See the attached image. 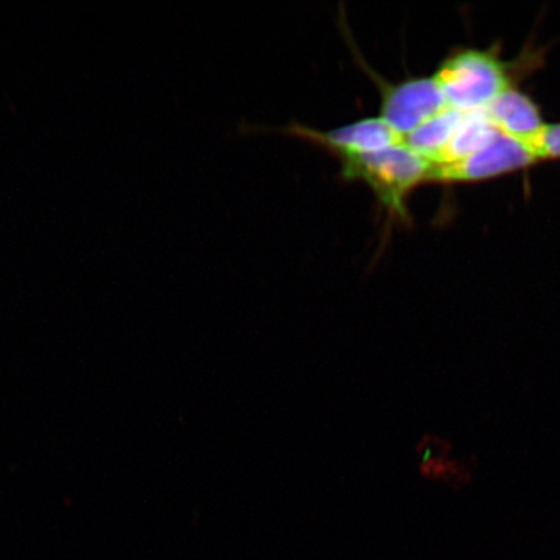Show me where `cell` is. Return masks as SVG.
Returning <instances> with one entry per match:
<instances>
[{"mask_svg":"<svg viewBox=\"0 0 560 560\" xmlns=\"http://www.w3.org/2000/svg\"><path fill=\"white\" fill-rule=\"evenodd\" d=\"M338 159L342 179L368 185L385 210L387 222L404 225L411 222L408 199L418 186L427 184L431 170L429 160L405 144Z\"/></svg>","mask_w":560,"mask_h":560,"instance_id":"cell-1","label":"cell"},{"mask_svg":"<svg viewBox=\"0 0 560 560\" xmlns=\"http://www.w3.org/2000/svg\"><path fill=\"white\" fill-rule=\"evenodd\" d=\"M515 62L503 61L495 50L458 48L446 56L433 79L443 93L447 107L462 112L485 109L506 90L516 88Z\"/></svg>","mask_w":560,"mask_h":560,"instance_id":"cell-2","label":"cell"},{"mask_svg":"<svg viewBox=\"0 0 560 560\" xmlns=\"http://www.w3.org/2000/svg\"><path fill=\"white\" fill-rule=\"evenodd\" d=\"M342 32L347 35L350 50H352L357 61L373 80L376 88L380 89L382 97L381 117L400 135L408 136L418 126L429 121L430 118L435 117L447 107L445 97L433 75L416 77V79L397 83L385 81L363 60L360 51L357 50L349 37L347 26Z\"/></svg>","mask_w":560,"mask_h":560,"instance_id":"cell-3","label":"cell"},{"mask_svg":"<svg viewBox=\"0 0 560 560\" xmlns=\"http://www.w3.org/2000/svg\"><path fill=\"white\" fill-rule=\"evenodd\" d=\"M538 161L517 140L500 135L492 143L474 155L450 164H431L427 184H474L502 177L527 167Z\"/></svg>","mask_w":560,"mask_h":560,"instance_id":"cell-4","label":"cell"},{"mask_svg":"<svg viewBox=\"0 0 560 560\" xmlns=\"http://www.w3.org/2000/svg\"><path fill=\"white\" fill-rule=\"evenodd\" d=\"M282 131L318 145L335 158L360 155V153L376 152L405 144V137L392 128L381 116L362 118V120L328 131H320L300 124L285 126Z\"/></svg>","mask_w":560,"mask_h":560,"instance_id":"cell-5","label":"cell"},{"mask_svg":"<svg viewBox=\"0 0 560 560\" xmlns=\"http://www.w3.org/2000/svg\"><path fill=\"white\" fill-rule=\"evenodd\" d=\"M489 120L503 136L524 142L545 125L541 108L517 88L494 97L485 108Z\"/></svg>","mask_w":560,"mask_h":560,"instance_id":"cell-6","label":"cell"},{"mask_svg":"<svg viewBox=\"0 0 560 560\" xmlns=\"http://www.w3.org/2000/svg\"><path fill=\"white\" fill-rule=\"evenodd\" d=\"M501 132L489 120L485 109L466 112L445 149L431 164H450L486 149Z\"/></svg>","mask_w":560,"mask_h":560,"instance_id":"cell-7","label":"cell"},{"mask_svg":"<svg viewBox=\"0 0 560 560\" xmlns=\"http://www.w3.org/2000/svg\"><path fill=\"white\" fill-rule=\"evenodd\" d=\"M466 112L446 107L405 136V145L432 163L454 136Z\"/></svg>","mask_w":560,"mask_h":560,"instance_id":"cell-8","label":"cell"},{"mask_svg":"<svg viewBox=\"0 0 560 560\" xmlns=\"http://www.w3.org/2000/svg\"><path fill=\"white\" fill-rule=\"evenodd\" d=\"M522 144L537 161L560 160V124H545Z\"/></svg>","mask_w":560,"mask_h":560,"instance_id":"cell-9","label":"cell"}]
</instances>
